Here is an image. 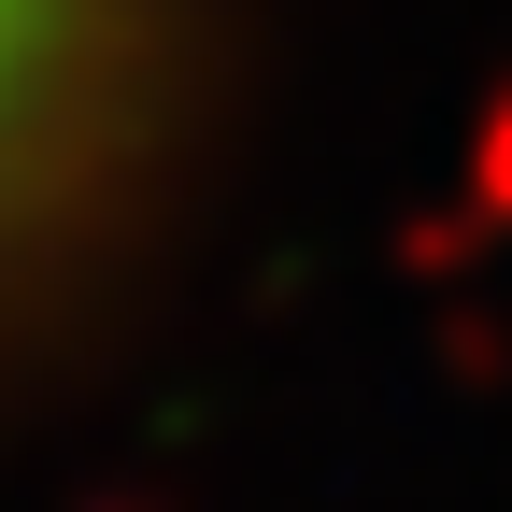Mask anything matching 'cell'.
<instances>
[{
	"label": "cell",
	"instance_id": "6da1fadb",
	"mask_svg": "<svg viewBox=\"0 0 512 512\" xmlns=\"http://www.w3.org/2000/svg\"><path fill=\"white\" fill-rule=\"evenodd\" d=\"M128 72V0H0V214L100 128Z\"/></svg>",
	"mask_w": 512,
	"mask_h": 512
}]
</instances>
